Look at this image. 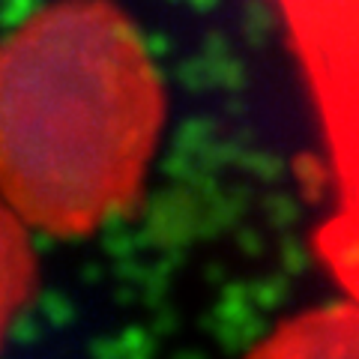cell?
Listing matches in <instances>:
<instances>
[{
  "label": "cell",
  "mask_w": 359,
  "mask_h": 359,
  "mask_svg": "<svg viewBox=\"0 0 359 359\" xmlns=\"http://www.w3.org/2000/svg\"><path fill=\"white\" fill-rule=\"evenodd\" d=\"M165 126L141 33L111 0H57L0 39V195L84 237L138 198Z\"/></svg>",
  "instance_id": "1"
},
{
  "label": "cell",
  "mask_w": 359,
  "mask_h": 359,
  "mask_svg": "<svg viewBox=\"0 0 359 359\" xmlns=\"http://www.w3.org/2000/svg\"><path fill=\"white\" fill-rule=\"evenodd\" d=\"M290 39L335 177V210L318 231V252L359 299V0H297Z\"/></svg>",
  "instance_id": "2"
},
{
  "label": "cell",
  "mask_w": 359,
  "mask_h": 359,
  "mask_svg": "<svg viewBox=\"0 0 359 359\" xmlns=\"http://www.w3.org/2000/svg\"><path fill=\"white\" fill-rule=\"evenodd\" d=\"M249 359H359V306L302 311L257 344Z\"/></svg>",
  "instance_id": "3"
},
{
  "label": "cell",
  "mask_w": 359,
  "mask_h": 359,
  "mask_svg": "<svg viewBox=\"0 0 359 359\" xmlns=\"http://www.w3.org/2000/svg\"><path fill=\"white\" fill-rule=\"evenodd\" d=\"M25 228L27 222L0 195V344L36 285V257Z\"/></svg>",
  "instance_id": "4"
}]
</instances>
